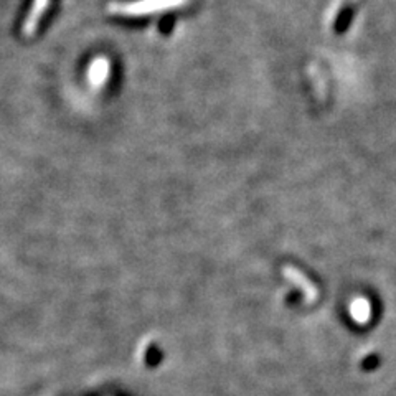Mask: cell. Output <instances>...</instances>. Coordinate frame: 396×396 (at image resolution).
Returning <instances> with one entry per match:
<instances>
[{"instance_id":"3957f363","label":"cell","mask_w":396,"mask_h":396,"mask_svg":"<svg viewBox=\"0 0 396 396\" xmlns=\"http://www.w3.org/2000/svg\"><path fill=\"white\" fill-rule=\"evenodd\" d=\"M50 3L51 0H33L32 7H30V10L26 13L24 20V25H22V33H24V37L32 38L33 35L38 32L40 24H42L43 17H45Z\"/></svg>"},{"instance_id":"277c9868","label":"cell","mask_w":396,"mask_h":396,"mask_svg":"<svg viewBox=\"0 0 396 396\" xmlns=\"http://www.w3.org/2000/svg\"><path fill=\"white\" fill-rule=\"evenodd\" d=\"M111 74V61L106 56H98L88 68V81L92 88H103Z\"/></svg>"},{"instance_id":"7a4b0ae2","label":"cell","mask_w":396,"mask_h":396,"mask_svg":"<svg viewBox=\"0 0 396 396\" xmlns=\"http://www.w3.org/2000/svg\"><path fill=\"white\" fill-rule=\"evenodd\" d=\"M283 274L289 283H292L294 286H297V288L301 289V292L304 294V297L307 299V302H314L315 299L319 297V289L315 288V284L312 283L309 277L304 274L302 271H299L297 267L288 264V266L283 267Z\"/></svg>"},{"instance_id":"5b68a950","label":"cell","mask_w":396,"mask_h":396,"mask_svg":"<svg viewBox=\"0 0 396 396\" xmlns=\"http://www.w3.org/2000/svg\"><path fill=\"white\" fill-rule=\"evenodd\" d=\"M350 314L356 322L365 324V322H368L370 317H372V306H370V302L367 301V299H363V297L355 299L350 306Z\"/></svg>"},{"instance_id":"6da1fadb","label":"cell","mask_w":396,"mask_h":396,"mask_svg":"<svg viewBox=\"0 0 396 396\" xmlns=\"http://www.w3.org/2000/svg\"><path fill=\"white\" fill-rule=\"evenodd\" d=\"M187 3L188 0H126V2L109 3L108 12L116 17L140 19V17L175 10V8L187 6Z\"/></svg>"}]
</instances>
